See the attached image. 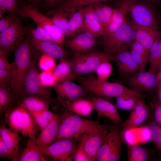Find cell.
<instances>
[{"label":"cell","mask_w":161,"mask_h":161,"mask_svg":"<svg viewBox=\"0 0 161 161\" xmlns=\"http://www.w3.org/2000/svg\"><path fill=\"white\" fill-rule=\"evenodd\" d=\"M7 55L5 52L0 50V69L11 70V64L9 63Z\"/></svg>","instance_id":"cell-51"},{"label":"cell","mask_w":161,"mask_h":161,"mask_svg":"<svg viewBox=\"0 0 161 161\" xmlns=\"http://www.w3.org/2000/svg\"><path fill=\"white\" fill-rule=\"evenodd\" d=\"M89 99L93 104L94 109L96 111L99 119L104 116L110 119L116 126L122 124V119L117 107L112 103L98 96Z\"/></svg>","instance_id":"cell-15"},{"label":"cell","mask_w":161,"mask_h":161,"mask_svg":"<svg viewBox=\"0 0 161 161\" xmlns=\"http://www.w3.org/2000/svg\"><path fill=\"white\" fill-rule=\"evenodd\" d=\"M4 122L0 125V136L11 152L13 161H16L20 155L19 141L20 137L17 132L7 127Z\"/></svg>","instance_id":"cell-22"},{"label":"cell","mask_w":161,"mask_h":161,"mask_svg":"<svg viewBox=\"0 0 161 161\" xmlns=\"http://www.w3.org/2000/svg\"><path fill=\"white\" fill-rule=\"evenodd\" d=\"M27 34L31 38L37 40L53 42L50 34L44 29L38 27L33 29L29 27Z\"/></svg>","instance_id":"cell-38"},{"label":"cell","mask_w":161,"mask_h":161,"mask_svg":"<svg viewBox=\"0 0 161 161\" xmlns=\"http://www.w3.org/2000/svg\"><path fill=\"white\" fill-rule=\"evenodd\" d=\"M122 133L116 127L110 131L98 152L97 161H118L123 141Z\"/></svg>","instance_id":"cell-11"},{"label":"cell","mask_w":161,"mask_h":161,"mask_svg":"<svg viewBox=\"0 0 161 161\" xmlns=\"http://www.w3.org/2000/svg\"><path fill=\"white\" fill-rule=\"evenodd\" d=\"M53 72L58 82L64 80L78 79L80 76L75 74L68 61L65 59L60 60L59 63Z\"/></svg>","instance_id":"cell-30"},{"label":"cell","mask_w":161,"mask_h":161,"mask_svg":"<svg viewBox=\"0 0 161 161\" xmlns=\"http://www.w3.org/2000/svg\"><path fill=\"white\" fill-rule=\"evenodd\" d=\"M42 0H29V1H31L32 4L35 6L39 5Z\"/></svg>","instance_id":"cell-56"},{"label":"cell","mask_w":161,"mask_h":161,"mask_svg":"<svg viewBox=\"0 0 161 161\" xmlns=\"http://www.w3.org/2000/svg\"><path fill=\"white\" fill-rule=\"evenodd\" d=\"M135 40L133 23L126 19L122 26L105 42L102 43L104 52L115 55L120 50L129 48Z\"/></svg>","instance_id":"cell-7"},{"label":"cell","mask_w":161,"mask_h":161,"mask_svg":"<svg viewBox=\"0 0 161 161\" xmlns=\"http://www.w3.org/2000/svg\"><path fill=\"white\" fill-rule=\"evenodd\" d=\"M127 120L122 125V131L136 128L148 118L149 113L143 97L131 110Z\"/></svg>","instance_id":"cell-18"},{"label":"cell","mask_w":161,"mask_h":161,"mask_svg":"<svg viewBox=\"0 0 161 161\" xmlns=\"http://www.w3.org/2000/svg\"><path fill=\"white\" fill-rule=\"evenodd\" d=\"M39 66L43 71H53L56 66L55 59L43 54L40 58Z\"/></svg>","instance_id":"cell-42"},{"label":"cell","mask_w":161,"mask_h":161,"mask_svg":"<svg viewBox=\"0 0 161 161\" xmlns=\"http://www.w3.org/2000/svg\"><path fill=\"white\" fill-rule=\"evenodd\" d=\"M53 88L57 95L58 101L84 97L90 92L82 85L68 80L58 82Z\"/></svg>","instance_id":"cell-14"},{"label":"cell","mask_w":161,"mask_h":161,"mask_svg":"<svg viewBox=\"0 0 161 161\" xmlns=\"http://www.w3.org/2000/svg\"><path fill=\"white\" fill-rule=\"evenodd\" d=\"M67 47L75 54L90 52L96 44V38L90 33L85 31L78 34L68 40Z\"/></svg>","instance_id":"cell-16"},{"label":"cell","mask_w":161,"mask_h":161,"mask_svg":"<svg viewBox=\"0 0 161 161\" xmlns=\"http://www.w3.org/2000/svg\"><path fill=\"white\" fill-rule=\"evenodd\" d=\"M51 18L53 23L66 36H69L68 28L67 14L64 10L59 8Z\"/></svg>","instance_id":"cell-36"},{"label":"cell","mask_w":161,"mask_h":161,"mask_svg":"<svg viewBox=\"0 0 161 161\" xmlns=\"http://www.w3.org/2000/svg\"><path fill=\"white\" fill-rule=\"evenodd\" d=\"M128 14V7L122 0H118L117 7L114 8L113 14L109 24L107 34L103 38L102 43L110 38L124 23Z\"/></svg>","instance_id":"cell-20"},{"label":"cell","mask_w":161,"mask_h":161,"mask_svg":"<svg viewBox=\"0 0 161 161\" xmlns=\"http://www.w3.org/2000/svg\"><path fill=\"white\" fill-rule=\"evenodd\" d=\"M21 17L29 18L33 20L37 27L47 32L52 37L53 42L62 45L66 36L55 25L51 18L47 17L40 12L37 7L26 1L20 2Z\"/></svg>","instance_id":"cell-4"},{"label":"cell","mask_w":161,"mask_h":161,"mask_svg":"<svg viewBox=\"0 0 161 161\" xmlns=\"http://www.w3.org/2000/svg\"><path fill=\"white\" fill-rule=\"evenodd\" d=\"M78 142V138L61 139L41 150L45 155L52 157L54 161H72Z\"/></svg>","instance_id":"cell-12"},{"label":"cell","mask_w":161,"mask_h":161,"mask_svg":"<svg viewBox=\"0 0 161 161\" xmlns=\"http://www.w3.org/2000/svg\"><path fill=\"white\" fill-rule=\"evenodd\" d=\"M12 88L0 83V114L4 116L11 108L17 105Z\"/></svg>","instance_id":"cell-29"},{"label":"cell","mask_w":161,"mask_h":161,"mask_svg":"<svg viewBox=\"0 0 161 161\" xmlns=\"http://www.w3.org/2000/svg\"><path fill=\"white\" fill-rule=\"evenodd\" d=\"M148 71L157 73L161 65V35L154 42L149 51Z\"/></svg>","instance_id":"cell-31"},{"label":"cell","mask_w":161,"mask_h":161,"mask_svg":"<svg viewBox=\"0 0 161 161\" xmlns=\"http://www.w3.org/2000/svg\"><path fill=\"white\" fill-rule=\"evenodd\" d=\"M152 106L154 111V121L161 127V104L157 99L154 98L152 102Z\"/></svg>","instance_id":"cell-46"},{"label":"cell","mask_w":161,"mask_h":161,"mask_svg":"<svg viewBox=\"0 0 161 161\" xmlns=\"http://www.w3.org/2000/svg\"><path fill=\"white\" fill-rule=\"evenodd\" d=\"M4 119L9 128L24 137L35 140L39 134L40 130L30 112L22 106L17 105L10 108Z\"/></svg>","instance_id":"cell-3"},{"label":"cell","mask_w":161,"mask_h":161,"mask_svg":"<svg viewBox=\"0 0 161 161\" xmlns=\"http://www.w3.org/2000/svg\"><path fill=\"white\" fill-rule=\"evenodd\" d=\"M49 101L33 95H25L20 97L16 104L30 112H38L49 109Z\"/></svg>","instance_id":"cell-26"},{"label":"cell","mask_w":161,"mask_h":161,"mask_svg":"<svg viewBox=\"0 0 161 161\" xmlns=\"http://www.w3.org/2000/svg\"><path fill=\"white\" fill-rule=\"evenodd\" d=\"M32 44L34 48L43 54L55 59H65L66 54L65 51L57 44L51 41H41L31 38Z\"/></svg>","instance_id":"cell-24"},{"label":"cell","mask_w":161,"mask_h":161,"mask_svg":"<svg viewBox=\"0 0 161 161\" xmlns=\"http://www.w3.org/2000/svg\"><path fill=\"white\" fill-rule=\"evenodd\" d=\"M142 95L131 94H123L116 97V106L123 110H131L135 106Z\"/></svg>","instance_id":"cell-33"},{"label":"cell","mask_w":161,"mask_h":161,"mask_svg":"<svg viewBox=\"0 0 161 161\" xmlns=\"http://www.w3.org/2000/svg\"><path fill=\"white\" fill-rule=\"evenodd\" d=\"M12 79L11 70L0 69V83L6 84L11 87Z\"/></svg>","instance_id":"cell-49"},{"label":"cell","mask_w":161,"mask_h":161,"mask_svg":"<svg viewBox=\"0 0 161 161\" xmlns=\"http://www.w3.org/2000/svg\"><path fill=\"white\" fill-rule=\"evenodd\" d=\"M113 61L119 74L126 77L140 71L131 55L129 48L122 49L115 55Z\"/></svg>","instance_id":"cell-17"},{"label":"cell","mask_w":161,"mask_h":161,"mask_svg":"<svg viewBox=\"0 0 161 161\" xmlns=\"http://www.w3.org/2000/svg\"><path fill=\"white\" fill-rule=\"evenodd\" d=\"M129 50L140 71H145L146 65L149 61V58L133 50L129 49Z\"/></svg>","instance_id":"cell-43"},{"label":"cell","mask_w":161,"mask_h":161,"mask_svg":"<svg viewBox=\"0 0 161 161\" xmlns=\"http://www.w3.org/2000/svg\"><path fill=\"white\" fill-rule=\"evenodd\" d=\"M127 4L128 14L136 25L159 30L157 16L151 5L139 0H122Z\"/></svg>","instance_id":"cell-6"},{"label":"cell","mask_w":161,"mask_h":161,"mask_svg":"<svg viewBox=\"0 0 161 161\" xmlns=\"http://www.w3.org/2000/svg\"><path fill=\"white\" fill-rule=\"evenodd\" d=\"M110 0H66L59 8L71 15L78 9L85 5L96 2H102Z\"/></svg>","instance_id":"cell-35"},{"label":"cell","mask_w":161,"mask_h":161,"mask_svg":"<svg viewBox=\"0 0 161 161\" xmlns=\"http://www.w3.org/2000/svg\"><path fill=\"white\" fill-rule=\"evenodd\" d=\"M84 9L83 7L80 8L71 15L70 19L73 21L76 27L77 34L85 31Z\"/></svg>","instance_id":"cell-39"},{"label":"cell","mask_w":161,"mask_h":161,"mask_svg":"<svg viewBox=\"0 0 161 161\" xmlns=\"http://www.w3.org/2000/svg\"><path fill=\"white\" fill-rule=\"evenodd\" d=\"M126 77L130 89L141 93L153 91L159 83L158 73L148 71H140Z\"/></svg>","instance_id":"cell-13"},{"label":"cell","mask_w":161,"mask_h":161,"mask_svg":"<svg viewBox=\"0 0 161 161\" xmlns=\"http://www.w3.org/2000/svg\"><path fill=\"white\" fill-rule=\"evenodd\" d=\"M5 158L13 161L12 154L0 136V158Z\"/></svg>","instance_id":"cell-48"},{"label":"cell","mask_w":161,"mask_h":161,"mask_svg":"<svg viewBox=\"0 0 161 161\" xmlns=\"http://www.w3.org/2000/svg\"><path fill=\"white\" fill-rule=\"evenodd\" d=\"M60 114L61 120L55 142L65 139L78 138L83 134L102 125L97 120L86 119L66 110L63 109Z\"/></svg>","instance_id":"cell-2"},{"label":"cell","mask_w":161,"mask_h":161,"mask_svg":"<svg viewBox=\"0 0 161 161\" xmlns=\"http://www.w3.org/2000/svg\"><path fill=\"white\" fill-rule=\"evenodd\" d=\"M30 112L37 126L41 131L44 129L51 123L40 112Z\"/></svg>","instance_id":"cell-45"},{"label":"cell","mask_w":161,"mask_h":161,"mask_svg":"<svg viewBox=\"0 0 161 161\" xmlns=\"http://www.w3.org/2000/svg\"><path fill=\"white\" fill-rule=\"evenodd\" d=\"M73 161H93L79 143L77 144L74 151Z\"/></svg>","instance_id":"cell-44"},{"label":"cell","mask_w":161,"mask_h":161,"mask_svg":"<svg viewBox=\"0 0 161 161\" xmlns=\"http://www.w3.org/2000/svg\"><path fill=\"white\" fill-rule=\"evenodd\" d=\"M16 17L14 15H8L6 17L1 18L0 20V33L9 27Z\"/></svg>","instance_id":"cell-47"},{"label":"cell","mask_w":161,"mask_h":161,"mask_svg":"<svg viewBox=\"0 0 161 161\" xmlns=\"http://www.w3.org/2000/svg\"><path fill=\"white\" fill-rule=\"evenodd\" d=\"M133 24L135 40L140 44L149 52L151 48L156 40L161 35V31L148 27L139 26L133 23Z\"/></svg>","instance_id":"cell-23"},{"label":"cell","mask_w":161,"mask_h":161,"mask_svg":"<svg viewBox=\"0 0 161 161\" xmlns=\"http://www.w3.org/2000/svg\"><path fill=\"white\" fill-rule=\"evenodd\" d=\"M113 68L110 61H106L102 63L95 71L97 78L100 80H107L111 76Z\"/></svg>","instance_id":"cell-40"},{"label":"cell","mask_w":161,"mask_h":161,"mask_svg":"<svg viewBox=\"0 0 161 161\" xmlns=\"http://www.w3.org/2000/svg\"><path fill=\"white\" fill-rule=\"evenodd\" d=\"M95 16L101 25L103 31V38L106 36L108 27L112 17L114 8L102 2L92 4Z\"/></svg>","instance_id":"cell-25"},{"label":"cell","mask_w":161,"mask_h":161,"mask_svg":"<svg viewBox=\"0 0 161 161\" xmlns=\"http://www.w3.org/2000/svg\"><path fill=\"white\" fill-rule=\"evenodd\" d=\"M45 4L49 7H53L61 3L64 0H44Z\"/></svg>","instance_id":"cell-53"},{"label":"cell","mask_w":161,"mask_h":161,"mask_svg":"<svg viewBox=\"0 0 161 161\" xmlns=\"http://www.w3.org/2000/svg\"><path fill=\"white\" fill-rule=\"evenodd\" d=\"M114 56L105 52H90L75 54L68 61L75 74L80 76L95 72L103 62L113 61Z\"/></svg>","instance_id":"cell-5"},{"label":"cell","mask_w":161,"mask_h":161,"mask_svg":"<svg viewBox=\"0 0 161 161\" xmlns=\"http://www.w3.org/2000/svg\"><path fill=\"white\" fill-rule=\"evenodd\" d=\"M129 48L149 58V52L142 45L136 41L134 40L131 44Z\"/></svg>","instance_id":"cell-50"},{"label":"cell","mask_w":161,"mask_h":161,"mask_svg":"<svg viewBox=\"0 0 161 161\" xmlns=\"http://www.w3.org/2000/svg\"><path fill=\"white\" fill-rule=\"evenodd\" d=\"M0 7L7 12L8 15L21 17L20 9L17 0H0Z\"/></svg>","instance_id":"cell-37"},{"label":"cell","mask_w":161,"mask_h":161,"mask_svg":"<svg viewBox=\"0 0 161 161\" xmlns=\"http://www.w3.org/2000/svg\"><path fill=\"white\" fill-rule=\"evenodd\" d=\"M39 78L42 85L46 87H53L58 82L53 71H43L39 73Z\"/></svg>","instance_id":"cell-41"},{"label":"cell","mask_w":161,"mask_h":161,"mask_svg":"<svg viewBox=\"0 0 161 161\" xmlns=\"http://www.w3.org/2000/svg\"><path fill=\"white\" fill-rule=\"evenodd\" d=\"M157 88V99L159 102L161 104V84H159Z\"/></svg>","instance_id":"cell-54"},{"label":"cell","mask_w":161,"mask_h":161,"mask_svg":"<svg viewBox=\"0 0 161 161\" xmlns=\"http://www.w3.org/2000/svg\"><path fill=\"white\" fill-rule=\"evenodd\" d=\"M68 28L69 36H74L77 34L76 27L73 21L70 19L68 20Z\"/></svg>","instance_id":"cell-52"},{"label":"cell","mask_w":161,"mask_h":161,"mask_svg":"<svg viewBox=\"0 0 161 161\" xmlns=\"http://www.w3.org/2000/svg\"></svg>","instance_id":"cell-60"},{"label":"cell","mask_w":161,"mask_h":161,"mask_svg":"<svg viewBox=\"0 0 161 161\" xmlns=\"http://www.w3.org/2000/svg\"><path fill=\"white\" fill-rule=\"evenodd\" d=\"M20 18L16 17L11 25L0 33V50L7 54L14 51L27 35L29 27L23 25Z\"/></svg>","instance_id":"cell-9"},{"label":"cell","mask_w":161,"mask_h":161,"mask_svg":"<svg viewBox=\"0 0 161 161\" xmlns=\"http://www.w3.org/2000/svg\"><path fill=\"white\" fill-rule=\"evenodd\" d=\"M160 3H161V0H160Z\"/></svg>","instance_id":"cell-59"},{"label":"cell","mask_w":161,"mask_h":161,"mask_svg":"<svg viewBox=\"0 0 161 161\" xmlns=\"http://www.w3.org/2000/svg\"><path fill=\"white\" fill-rule=\"evenodd\" d=\"M44 154L35 143L34 140L28 139L26 146L16 161H46Z\"/></svg>","instance_id":"cell-28"},{"label":"cell","mask_w":161,"mask_h":161,"mask_svg":"<svg viewBox=\"0 0 161 161\" xmlns=\"http://www.w3.org/2000/svg\"><path fill=\"white\" fill-rule=\"evenodd\" d=\"M140 1L146 3L147 4L151 5L152 4L155 3L157 2L158 0H139Z\"/></svg>","instance_id":"cell-55"},{"label":"cell","mask_w":161,"mask_h":161,"mask_svg":"<svg viewBox=\"0 0 161 161\" xmlns=\"http://www.w3.org/2000/svg\"><path fill=\"white\" fill-rule=\"evenodd\" d=\"M147 124L150 140L158 152L157 160L161 161V127L154 122L153 119L149 120Z\"/></svg>","instance_id":"cell-34"},{"label":"cell","mask_w":161,"mask_h":161,"mask_svg":"<svg viewBox=\"0 0 161 161\" xmlns=\"http://www.w3.org/2000/svg\"><path fill=\"white\" fill-rule=\"evenodd\" d=\"M0 17L1 18L3 17V15L6 11L1 7H0Z\"/></svg>","instance_id":"cell-58"},{"label":"cell","mask_w":161,"mask_h":161,"mask_svg":"<svg viewBox=\"0 0 161 161\" xmlns=\"http://www.w3.org/2000/svg\"><path fill=\"white\" fill-rule=\"evenodd\" d=\"M83 16L85 31L90 33L95 38L103 36V28L95 16L92 4L84 7Z\"/></svg>","instance_id":"cell-27"},{"label":"cell","mask_w":161,"mask_h":161,"mask_svg":"<svg viewBox=\"0 0 161 161\" xmlns=\"http://www.w3.org/2000/svg\"><path fill=\"white\" fill-rule=\"evenodd\" d=\"M129 161H146L152 160L150 152L138 145H129L127 147Z\"/></svg>","instance_id":"cell-32"},{"label":"cell","mask_w":161,"mask_h":161,"mask_svg":"<svg viewBox=\"0 0 161 161\" xmlns=\"http://www.w3.org/2000/svg\"><path fill=\"white\" fill-rule=\"evenodd\" d=\"M36 59L35 55L24 77L22 90L19 98L25 95H33L47 100L51 103L53 102V100L50 92L46 87L42 85L39 79V73L35 64Z\"/></svg>","instance_id":"cell-10"},{"label":"cell","mask_w":161,"mask_h":161,"mask_svg":"<svg viewBox=\"0 0 161 161\" xmlns=\"http://www.w3.org/2000/svg\"><path fill=\"white\" fill-rule=\"evenodd\" d=\"M61 120L60 114L46 128L41 131L34 140L37 145L42 149L53 143L57 135Z\"/></svg>","instance_id":"cell-19"},{"label":"cell","mask_w":161,"mask_h":161,"mask_svg":"<svg viewBox=\"0 0 161 161\" xmlns=\"http://www.w3.org/2000/svg\"><path fill=\"white\" fill-rule=\"evenodd\" d=\"M158 75L159 78V84H161V65L158 71Z\"/></svg>","instance_id":"cell-57"},{"label":"cell","mask_w":161,"mask_h":161,"mask_svg":"<svg viewBox=\"0 0 161 161\" xmlns=\"http://www.w3.org/2000/svg\"><path fill=\"white\" fill-rule=\"evenodd\" d=\"M31 38L27 34L23 41L15 50V58L11 64V88L16 101L21 93L24 77L35 56Z\"/></svg>","instance_id":"cell-1"},{"label":"cell","mask_w":161,"mask_h":161,"mask_svg":"<svg viewBox=\"0 0 161 161\" xmlns=\"http://www.w3.org/2000/svg\"><path fill=\"white\" fill-rule=\"evenodd\" d=\"M65 109L76 114L91 118L94 109L93 104L89 99L84 97L72 100L59 101Z\"/></svg>","instance_id":"cell-21"},{"label":"cell","mask_w":161,"mask_h":161,"mask_svg":"<svg viewBox=\"0 0 161 161\" xmlns=\"http://www.w3.org/2000/svg\"><path fill=\"white\" fill-rule=\"evenodd\" d=\"M113 127L103 125L80 135L78 141L92 160L97 161V155L101 146L110 130Z\"/></svg>","instance_id":"cell-8"}]
</instances>
